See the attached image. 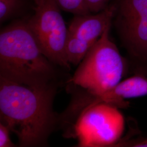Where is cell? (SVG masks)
Here are the masks:
<instances>
[{"mask_svg": "<svg viewBox=\"0 0 147 147\" xmlns=\"http://www.w3.org/2000/svg\"><path fill=\"white\" fill-rule=\"evenodd\" d=\"M147 95V76L134 75L117 84L112 88L100 94L86 93L84 96L86 105L104 102L119 109H126L130 103L126 99Z\"/></svg>", "mask_w": 147, "mask_h": 147, "instance_id": "7", "label": "cell"}, {"mask_svg": "<svg viewBox=\"0 0 147 147\" xmlns=\"http://www.w3.org/2000/svg\"><path fill=\"white\" fill-rule=\"evenodd\" d=\"M33 1L35 3L36 6H39L44 3V2H45V0H33Z\"/></svg>", "mask_w": 147, "mask_h": 147, "instance_id": "15", "label": "cell"}, {"mask_svg": "<svg viewBox=\"0 0 147 147\" xmlns=\"http://www.w3.org/2000/svg\"><path fill=\"white\" fill-rule=\"evenodd\" d=\"M112 24L90 47L69 83L91 94H101L114 87L130 71L127 58L111 40Z\"/></svg>", "mask_w": 147, "mask_h": 147, "instance_id": "3", "label": "cell"}, {"mask_svg": "<svg viewBox=\"0 0 147 147\" xmlns=\"http://www.w3.org/2000/svg\"><path fill=\"white\" fill-rule=\"evenodd\" d=\"M147 147V137H139L131 140H120L116 147Z\"/></svg>", "mask_w": 147, "mask_h": 147, "instance_id": "14", "label": "cell"}, {"mask_svg": "<svg viewBox=\"0 0 147 147\" xmlns=\"http://www.w3.org/2000/svg\"><path fill=\"white\" fill-rule=\"evenodd\" d=\"M93 45L68 34L65 45V53L69 63L79 65Z\"/></svg>", "mask_w": 147, "mask_h": 147, "instance_id": "9", "label": "cell"}, {"mask_svg": "<svg viewBox=\"0 0 147 147\" xmlns=\"http://www.w3.org/2000/svg\"><path fill=\"white\" fill-rule=\"evenodd\" d=\"M54 65L42 53L27 21H16L1 30L0 77L25 84H50Z\"/></svg>", "mask_w": 147, "mask_h": 147, "instance_id": "2", "label": "cell"}, {"mask_svg": "<svg viewBox=\"0 0 147 147\" xmlns=\"http://www.w3.org/2000/svg\"><path fill=\"white\" fill-rule=\"evenodd\" d=\"M86 9L90 14L104 11L109 5V0H83Z\"/></svg>", "mask_w": 147, "mask_h": 147, "instance_id": "12", "label": "cell"}, {"mask_svg": "<svg viewBox=\"0 0 147 147\" xmlns=\"http://www.w3.org/2000/svg\"><path fill=\"white\" fill-rule=\"evenodd\" d=\"M55 89L51 83L25 84L0 77L1 123L16 134L21 147L46 144L56 122Z\"/></svg>", "mask_w": 147, "mask_h": 147, "instance_id": "1", "label": "cell"}, {"mask_svg": "<svg viewBox=\"0 0 147 147\" xmlns=\"http://www.w3.org/2000/svg\"><path fill=\"white\" fill-rule=\"evenodd\" d=\"M115 9L112 3L98 13L74 16L69 25L68 34L93 45L112 23Z\"/></svg>", "mask_w": 147, "mask_h": 147, "instance_id": "8", "label": "cell"}, {"mask_svg": "<svg viewBox=\"0 0 147 147\" xmlns=\"http://www.w3.org/2000/svg\"><path fill=\"white\" fill-rule=\"evenodd\" d=\"M7 126L3 123H0V147H16L10 138L9 132Z\"/></svg>", "mask_w": 147, "mask_h": 147, "instance_id": "13", "label": "cell"}, {"mask_svg": "<svg viewBox=\"0 0 147 147\" xmlns=\"http://www.w3.org/2000/svg\"><path fill=\"white\" fill-rule=\"evenodd\" d=\"M25 5V0H0V23L18 16Z\"/></svg>", "mask_w": 147, "mask_h": 147, "instance_id": "10", "label": "cell"}, {"mask_svg": "<svg viewBox=\"0 0 147 147\" xmlns=\"http://www.w3.org/2000/svg\"><path fill=\"white\" fill-rule=\"evenodd\" d=\"M113 20L130 71L147 76V0H116Z\"/></svg>", "mask_w": 147, "mask_h": 147, "instance_id": "4", "label": "cell"}, {"mask_svg": "<svg viewBox=\"0 0 147 147\" xmlns=\"http://www.w3.org/2000/svg\"><path fill=\"white\" fill-rule=\"evenodd\" d=\"M54 0H45L36 6L34 13L27 20L28 25L42 53L55 65L70 68L65 53L68 27Z\"/></svg>", "mask_w": 147, "mask_h": 147, "instance_id": "6", "label": "cell"}, {"mask_svg": "<svg viewBox=\"0 0 147 147\" xmlns=\"http://www.w3.org/2000/svg\"><path fill=\"white\" fill-rule=\"evenodd\" d=\"M76 118L73 133L79 147H116L125 129L119 109L104 102L86 107Z\"/></svg>", "mask_w": 147, "mask_h": 147, "instance_id": "5", "label": "cell"}, {"mask_svg": "<svg viewBox=\"0 0 147 147\" xmlns=\"http://www.w3.org/2000/svg\"><path fill=\"white\" fill-rule=\"evenodd\" d=\"M63 11L76 15L90 14L84 6L83 0H54Z\"/></svg>", "mask_w": 147, "mask_h": 147, "instance_id": "11", "label": "cell"}]
</instances>
